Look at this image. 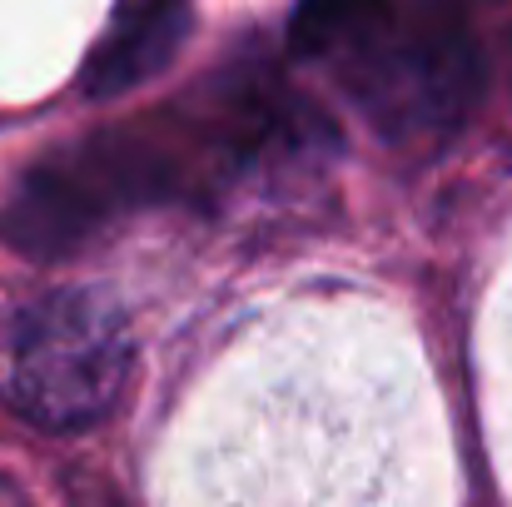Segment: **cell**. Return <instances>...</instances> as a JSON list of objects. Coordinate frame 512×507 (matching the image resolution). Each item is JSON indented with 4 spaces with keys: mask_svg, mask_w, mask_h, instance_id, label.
I'll list each match as a JSON object with an SVG mask.
<instances>
[{
    "mask_svg": "<svg viewBox=\"0 0 512 507\" xmlns=\"http://www.w3.org/2000/svg\"><path fill=\"white\" fill-rule=\"evenodd\" d=\"M393 15V0H299L289 15V50L343 70Z\"/></svg>",
    "mask_w": 512,
    "mask_h": 507,
    "instance_id": "cell-5",
    "label": "cell"
},
{
    "mask_svg": "<svg viewBox=\"0 0 512 507\" xmlns=\"http://www.w3.org/2000/svg\"><path fill=\"white\" fill-rule=\"evenodd\" d=\"M0 507H30L25 503V493H20L10 478H0Z\"/></svg>",
    "mask_w": 512,
    "mask_h": 507,
    "instance_id": "cell-6",
    "label": "cell"
},
{
    "mask_svg": "<svg viewBox=\"0 0 512 507\" xmlns=\"http://www.w3.org/2000/svg\"><path fill=\"white\" fill-rule=\"evenodd\" d=\"M189 0H115V15L90 50L80 85L90 100L125 95L145 80H155L189 35Z\"/></svg>",
    "mask_w": 512,
    "mask_h": 507,
    "instance_id": "cell-4",
    "label": "cell"
},
{
    "mask_svg": "<svg viewBox=\"0 0 512 507\" xmlns=\"http://www.w3.org/2000/svg\"><path fill=\"white\" fill-rule=\"evenodd\" d=\"M135 338L125 309L100 289H55L30 304L10 343V398L15 408L50 428L75 433L100 423L130 373Z\"/></svg>",
    "mask_w": 512,
    "mask_h": 507,
    "instance_id": "cell-2",
    "label": "cell"
},
{
    "mask_svg": "<svg viewBox=\"0 0 512 507\" xmlns=\"http://www.w3.org/2000/svg\"><path fill=\"white\" fill-rule=\"evenodd\" d=\"M339 75L378 135L433 140L468 120L483 90V55L453 10L418 5L408 15L393 10Z\"/></svg>",
    "mask_w": 512,
    "mask_h": 507,
    "instance_id": "cell-3",
    "label": "cell"
},
{
    "mask_svg": "<svg viewBox=\"0 0 512 507\" xmlns=\"http://www.w3.org/2000/svg\"><path fill=\"white\" fill-rule=\"evenodd\" d=\"M189 189L194 174L179 125L170 115H155L150 125L85 135L20 174L0 209V234L15 254L55 264L85 249L120 214L165 204Z\"/></svg>",
    "mask_w": 512,
    "mask_h": 507,
    "instance_id": "cell-1",
    "label": "cell"
}]
</instances>
